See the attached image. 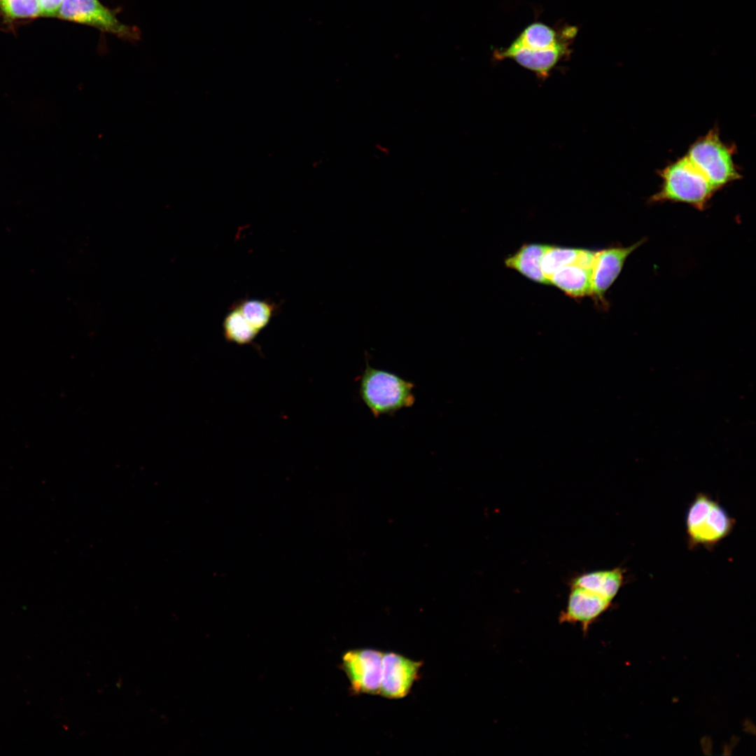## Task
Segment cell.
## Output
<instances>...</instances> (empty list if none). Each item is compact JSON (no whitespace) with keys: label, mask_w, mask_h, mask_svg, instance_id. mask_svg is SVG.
I'll use <instances>...</instances> for the list:
<instances>
[{"label":"cell","mask_w":756,"mask_h":756,"mask_svg":"<svg viewBox=\"0 0 756 756\" xmlns=\"http://www.w3.org/2000/svg\"><path fill=\"white\" fill-rule=\"evenodd\" d=\"M578 29L566 26L555 29L540 22L530 24L506 48L494 51L498 60L510 59L546 78L556 65L570 53Z\"/></svg>","instance_id":"cell-1"},{"label":"cell","mask_w":756,"mask_h":756,"mask_svg":"<svg viewBox=\"0 0 756 756\" xmlns=\"http://www.w3.org/2000/svg\"><path fill=\"white\" fill-rule=\"evenodd\" d=\"M625 573L618 566L585 572L570 578L566 608L559 615V622L578 623L585 633L611 606L626 582Z\"/></svg>","instance_id":"cell-2"},{"label":"cell","mask_w":756,"mask_h":756,"mask_svg":"<svg viewBox=\"0 0 756 756\" xmlns=\"http://www.w3.org/2000/svg\"><path fill=\"white\" fill-rule=\"evenodd\" d=\"M414 387V383L393 372L373 368L367 359L358 378L359 397L376 419L412 407Z\"/></svg>","instance_id":"cell-3"},{"label":"cell","mask_w":756,"mask_h":756,"mask_svg":"<svg viewBox=\"0 0 756 756\" xmlns=\"http://www.w3.org/2000/svg\"><path fill=\"white\" fill-rule=\"evenodd\" d=\"M659 175L662 185L651 197L652 202H682L703 210L717 191L687 155L668 164Z\"/></svg>","instance_id":"cell-4"},{"label":"cell","mask_w":756,"mask_h":756,"mask_svg":"<svg viewBox=\"0 0 756 756\" xmlns=\"http://www.w3.org/2000/svg\"><path fill=\"white\" fill-rule=\"evenodd\" d=\"M736 520L715 499L698 493L689 505L685 516L688 547L713 549L732 532Z\"/></svg>","instance_id":"cell-5"},{"label":"cell","mask_w":756,"mask_h":756,"mask_svg":"<svg viewBox=\"0 0 756 756\" xmlns=\"http://www.w3.org/2000/svg\"><path fill=\"white\" fill-rule=\"evenodd\" d=\"M734 153V146L724 143L713 128L696 140L686 155L718 190L741 178Z\"/></svg>","instance_id":"cell-6"},{"label":"cell","mask_w":756,"mask_h":756,"mask_svg":"<svg viewBox=\"0 0 756 756\" xmlns=\"http://www.w3.org/2000/svg\"><path fill=\"white\" fill-rule=\"evenodd\" d=\"M384 652L370 648L346 650L339 665L345 673L351 695H379Z\"/></svg>","instance_id":"cell-7"},{"label":"cell","mask_w":756,"mask_h":756,"mask_svg":"<svg viewBox=\"0 0 756 756\" xmlns=\"http://www.w3.org/2000/svg\"><path fill=\"white\" fill-rule=\"evenodd\" d=\"M88 24L127 39L138 36L136 30L119 21L99 0H63L58 16Z\"/></svg>","instance_id":"cell-8"},{"label":"cell","mask_w":756,"mask_h":756,"mask_svg":"<svg viewBox=\"0 0 756 756\" xmlns=\"http://www.w3.org/2000/svg\"><path fill=\"white\" fill-rule=\"evenodd\" d=\"M424 662L396 652H384L379 696L388 699L407 696L420 678Z\"/></svg>","instance_id":"cell-9"},{"label":"cell","mask_w":756,"mask_h":756,"mask_svg":"<svg viewBox=\"0 0 756 756\" xmlns=\"http://www.w3.org/2000/svg\"><path fill=\"white\" fill-rule=\"evenodd\" d=\"M643 242L629 246H614L595 253L592 270L591 296L605 303V294L620 275L627 258Z\"/></svg>","instance_id":"cell-10"},{"label":"cell","mask_w":756,"mask_h":756,"mask_svg":"<svg viewBox=\"0 0 756 756\" xmlns=\"http://www.w3.org/2000/svg\"><path fill=\"white\" fill-rule=\"evenodd\" d=\"M549 281L571 298L591 296L592 269L576 261L556 271Z\"/></svg>","instance_id":"cell-11"},{"label":"cell","mask_w":756,"mask_h":756,"mask_svg":"<svg viewBox=\"0 0 756 756\" xmlns=\"http://www.w3.org/2000/svg\"><path fill=\"white\" fill-rule=\"evenodd\" d=\"M547 245L527 244L505 260V265L528 279L545 285H550L541 270V260Z\"/></svg>","instance_id":"cell-12"},{"label":"cell","mask_w":756,"mask_h":756,"mask_svg":"<svg viewBox=\"0 0 756 756\" xmlns=\"http://www.w3.org/2000/svg\"><path fill=\"white\" fill-rule=\"evenodd\" d=\"M223 328L226 341L240 345L252 343L259 332L244 316L235 302L224 317Z\"/></svg>","instance_id":"cell-13"},{"label":"cell","mask_w":756,"mask_h":756,"mask_svg":"<svg viewBox=\"0 0 756 756\" xmlns=\"http://www.w3.org/2000/svg\"><path fill=\"white\" fill-rule=\"evenodd\" d=\"M244 316L258 331L265 328L276 314L280 305L267 300L242 298L236 302Z\"/></svg>","instance_id":"cell-14"},{"label":"cell","mask_w":756,"mask_h":756,"mask_svg":"<svg viewBox=\"0 0 756 756\" xmlns=\"http://www.w3.org/2000/svg\"><path fill=\"white\" fill-rule=\"evenodd\" d=\"M581 251L582 248L547 245L541 260V270L545 277L549 281L556 271L575 262Z\"/></svg>","instance_id":"cell-15"},{"label":"cell","mask_w":756,"mask_h":756,"mask_svg":"<svg viewBox=\"0 0 756 756\" xmlns=\"http://www.w3.org/2000/svg\"><path fill=\"white\" fill-rule=\"evenodd\" d=\"M0 9L10 18H30L41 15L38 0H0Z\"/></svg>","instance_id":"cell-16"},{"label":"cell","mask_w":756,"mask_h":756,"mask_svg":"<svg viewBox=\"0 0 756 756\" xmlns=\"http://www.w3.org/2000/svg\"><path fill=\"white\" fill-rule=\"evenodd\" d=\"M63 0H38L41 15L46 17L58 16Z\"/></svg>","instance_id":"cell-17"}]
</instances>
